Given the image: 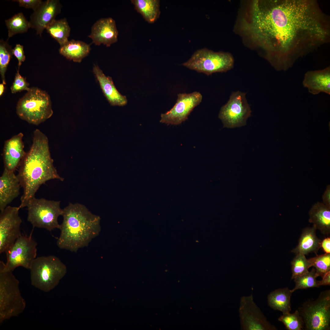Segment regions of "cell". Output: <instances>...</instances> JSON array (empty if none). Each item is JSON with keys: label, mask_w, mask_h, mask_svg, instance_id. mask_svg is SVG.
Returning a JSON list of instances; mask_svg holds the SVG:
<instances>
[{"label": "cell", "mask_w": 330, "mask_h": 330, "mask_svg": "<svg viewBox=\"0 0 330 330\" xmlns=\"http://www.w3.org/2000/svg\"><path fill=\"white\" fill-rule=\"evenodd\" d=\"M248 17L244 31L277 71L329 40L328 17L316 1L255 0Z\"/></svg>", "instance_id": "6da1fadb"}, {"label": "cell", "mask_w": 330, "mask_h": 330, "mask_svg": "<svg viewBox=\"0 0 330 330\" xmlns=\"http://www.w3.org/2000/svg\"><path fill=\"white\" fill-rule=\"evenodd\" d=\"M47 136L38 129L33 133L32 143L20 165L17 175L23 189L20 198V208L26 207L35 197L42 184L51 180L63 181L64 178L58 174L51 158Z\"/></svg>", "instance_id": "7a4b0ae2"}, {"label": "cell", "mask_w": 330, "mask_h": 330, "mask_svg": "<svg viewBox=\"0 0 330 330\" xmlns=\"http://www.w3.org/2000/svg\"><path fill=\"white\" fill-rule=\"evenodd\" d=\"M63 221L57 242L61 249L76 252L87 246L101 231L100 218L82 204L69 203L63 209Z\"/></svg>", "instance_id": "3957f363"}, {"label": "cell", "mask_w": 330, "mask_h": 330, "mask_svg": "<svg viewBox=\"0 0 330 330\" xmlns=\"http://www.w3.org/2000/svg\"><path fill=\"white\" fill-rule=\"evenodd\" d=\"M29 270L32 285L45 292L53 289L67 272L65 265L53 255L36 257Z\"/></svg>", "instance_id": "277c9868"}, {"label": "cell", "mask_w": 330, "mask_h": 330, "mask_svg": "<svg viewBox=\"0 0 330 330\" xmlns=\"http://www.w3.org/2000/svg\"><path fill=\"white\" fill-rule=\"evenodd\" d=\"M16 113L22 120L38 125L53 115L50 97L46 91L38 88H30L18 101Z\"/></svg>", "instance_id": "5b68a950"}, {"label": "cell", "mask_w": 330, "mask_h": 330, "mask_svg": "<svg viewBox=\"0 0 330 330\" xmlns=\"http://www.w3.org/2000/svg\"><path fill=\"white\" fill-rule=\"evenodd\" d=\"M19 282L13 272L0 266V323L22 313L26 306L19 287Z\"/></svg>", "instance_id": "8992f818"}, {"label": "cell", "mask_w": 330, "mask_h": 330, "mask_svg": "<svg viewBox=\"0 0 330 330\" xmlns=\"http://www.w3.org/2000/svg\"><path fill=\"white\" fill-rule=\"evenodd\" d=\"M233 57L229 53L215 52L204 48L196 51L183 65L209 75L214 73L226 72L233 68Z\"/></svg>", "instance_id": "52a82bcc"}, {"label": "cell", "mask_w": 330, "mask_h": 330, "mask_svg": "<svg viewBox=\"0 0 330 330\" xmlns=\"http://www.w3.org/2000/svg\"><path fill=\"white\" fill-rule=\"evenodd\" d=\"M26 207L27 221L33 227L45 229L49 231L59 229L60 225L58 218L63 213L60 201L35 197L29 201Z\"/></svg>", "instance_id": "ba28073f"}, {"label": "cell", "mask_w": 330, "mask_h": 330, "mask_svg": "<svg viewBox=\"0 0 330 330\" xmlns=\"http://www.w3.org/2000/svg\"><path fill=\"white\" fill-rule=\"evenodd\" d=\"M307 330L330 329V290L321 292L314 301L304 303L298 310Z\"/></svg>", "instance_id": "9c48e42d"}, {"label": "cell", "mask_w": 330, "mask_h": 330, "mask_svg": "<svg viewBox=\"0 0 330 330\" xmlns=\"http://www.w3.org/2000/svg\"><path fill=\"white\" fill-rule=\"evenodd\" d=\"M37 243L31 233L28 235L21 234L12 246L5 253L6 263L0 261V266L6 271L13 272L18 267L30 269L36 258Z\"/></svg>", "instance_id": "30bf717a"}, {"label": "cell", "mask_w": 330, "mask_h": 330, "mask_svg": "<svg viewBox=\"0 0 330 330\" xmlns=\"http://www.w3.org/2000/svg\"><path fill=\"white\" fill-rule=\"evenodd\" d=\"M245 96L246 94L241 92H233L227 103L222 107L218 117L224 127L232 128L246 124L251 111Z\"/></svg>", "instance_id": "8fae6325"}, {"label": "cell", "mask_w": 330, "mask_h": 330, "mask_svg": "<svg viewBox=\"0 0 330 330\" xmlns=\"http://www.w3.org/2000/svg\"><path fill=\"white\" fill-rule=\"evenodd\" d=\"M18 207L8 206L0 214V253H6L21 234Z\"/></svg>", "instance_id": "7c38bea8"}, {"label": "cell", "mask_w": 330, "mask_h": 330, "mask_svg": "<svg viewBox=\"0 0 330 330\" xmlns=\"http://www.w3.org/2000/svg\"><path fill=\"white\" fill-rule=\"evenodd\" d=\"M239 312L241 329L244 330H274L275 327L267 320L254 302L252 294L243 296Z\"/></svg>", "instance_id": "4fadbf2b"}, {"label": "cell", "mask_w": 330, "mask_h": 330, "mask_svg": "<svg viewBox=\"0 0 330 330\" xmlns=\"http://www.w3.org/2000/svg\"><path fill=\"white\" fill-rule=\"evenodd\" d=\"M202 96L199 92L179 93L173 108L162 114L160 122L168 125H177L186 120L194 108L201 102Z\"/></svg>", "instance_id": "5bb4252c"}, {"label": "cell", "mask_w": 330, "mask_h": 330, "mask_svg": "<svg viewBox=\"0 0 330 330\" xmlns=\"http://www.w3.org/2000/svg\"><path fill=\"white\" fill-rule=\"evenodd\" d=\"M62 6L58 0H47L42 2L30 16V27L34 29L36 34L41 36L47 26L55 20L60 13Z\"/></svg>", "instance_id": "9a60e30c"}, {"label": "cell", "mask_w": 330, "mask_h": 330, "mask_svg": "<svg viewBox=\"0 0 330 330\" xmlns=\"http://www.w3.org/2000/svg\"><path fill=\"white\" fill-rule=\"evenodd\" d=\"M22 133L13 136L5 142L3 159L4 168L13 171L20 166L26 153L24 150Z\"/></svg>", "instance_id": "2e32d148"}, {"label": "cell", "mask_w": 330, "mask_h": 330, "mask_svg": "<svg viewBox=\"0 0 330 330\" xmlns=\"http://www.w3.org/2000/svg\"><path fill=\"white\" fill-rule=\"evenodd\" d=\"M118 34L115 20L109 17L97 21L93 26L88 36L95 45L103 44L109 47L117 41Z\"/></svg>", "instance_id": "e0dca14e"}, {"label": "cell", "mask_w": 330, "mask_h": 330, "mask_svg": "<svg viewBox=\"0 0 330 330\" xmlns=\"http://www.w3.org/2000/svg\"><path fill=\"white\" fill-rule=\"evenodd\" d=\"M19 180L13 171L4 168L0 178V210L3 211L20 194Z\"/></svg>", "instance_id": "ac0fdd59"}, {"label": "cell", "mask_w": 330, "mask_h": 330, "mask_svg": "<svg viewBox=\"0 0 330 330\" xmlns=\"http://www.w3.org/2000/svg\"><path fill=\"white\" fill-rule=\"evenodd\" d=\"M302 84L312 94L323 92L330 95V67L322 70L307 72L305 74Z\"/></svg>", "instance_id": "d6986e66"}, {"label": "cell", "mask_w": 330, "mask_h": 330, "mask_svg": "<svg viewBox=\"0 0 330 330\" xmlns=\"http://www.w3.org/2000/svg\"><path fill=\"white\" fill-rule=\"evenodd\" d=\"M93 72L103 93L111 105L123 106L127 104L126 97L118 91L111 77L106 76L97 65H94Z\"/></svg>", "instance_id": "ffe728a7"}, {"label": "cell", "mask_w": 330, "mask_h": 330, "mask_svg": "<svg viewBox=\"0 0 330 330\" xmlns=\"http://www.w3.org/2000/svg\"><path fill=\"white\" fill-rule=\"evenodd\" d=\"M309 221L321 233L328 235L330 233V207L317 202L309 212Z\"/></svg>", "instance_id": "44dd1931"}, {"label": "cell", "mask_w": 330, "mask_h": 330, "mask_svg": "<svg viewBox=\"0 0 330 330\" xmlns=\"http://www.w3.org/2000/svg\"><path fill=\"white\" fill-rule=\"evenodd\" d=\"M316 229L314 226L304 229L298 245L292 252L305 255L311 252L316 253L321 247V242L316 235Z\"/></svg>", "instance_id": "7402d4cb"}, {"label": "cell", "mask_w": 330, "mask_h": 330, "mask_svg": "<svg viewBox=\"0 0 330 330\" xmlns=\"http://www.w3.org/2000/svg\"><path fill=\"white\" fill-rule=\"evenodd\" d=\"M90 50L89 45L81 41L72 39L60 46L59 52L67 59L80 63L88 55Z\"/></svg>", "instance_id": "603a6c76"}, {"label": "cell", "mask_w": 330, "mask_h": 330, "mask_svg": "<svg viewBox=\"0 0 330 330\" xmlns=\"http://www.w3.org/2000/svg\"><path fill=\"white\" fill-rule=\"evenodd\" d=\"M292 292L288 288H279L271 292L267 297L268 305L273 309L281 311L283 314L291 310V298Z\"/></svg>", "instance_id": "cb8c5ba5"}, {"label": "cell", "mask_w": 330, "mask_h": 330, "mask_svg": "<svg viewBox=\"0 0 330 330\" xmlns=\"http://www.w3.org/2000/svg\"><path fill=\"white\" fill-rule=\"evenodd\" d=\"M137 11L145 20L153 23L158 18L160 14V1L158 0H132Z\"/></svg>", "instance_id": "d4e9b609"}, {"label": "cell", "mask_w": 330, "mask_h": 330, "mask_svg": "<svg viewBox=\"0 0 330 330\" xmlns=\"http://www.w3.org/2000/svg\"><path fill=\"white\" fill-rule=\"evenodd\" d=\"M47 32L61 46L68 41L70 28L65 18L54 20L50 23L46 29Z\"/></svg>", "instance_id": "484cf974"}, {"label": "cell", "mask_w": 330, "mask_h": 330, "mask_svg": "<svg viewBox=\"0 0 330 330\" xmlns=\"http://www.w3.org/2000/svg\"><path fill=\"white\" fill-rule=\"evenodd\" d=\"M5 21L8 29V38L17 34L26 32L31 28L29 21L22 13L15 14Z\"/></svg>", "instance_id": "4316f807"}, {"label": "cell", "mask_w": 330, "mask_h": 330, "mask_svg": "<svg viewBox=\"0 0 330 330\" xmlns=\"http://www.w3.org/2000/svg\"><path fill=\"white\" fill-rule=\"evenodd\" d=\"M310 267L314 266L315 269V277L322 278L330 271V253L317 255L308 259Z\"/></svg>", "instance_id": "83f0119b"}, {"label": "cell", "mask_w": 330, "mask_h": 330, "mask_svg": "<svg viewBox=\"0 0 330 330\" xmlns=\"http://www.w3.org/2000/svg\"><path fill=\"white\" fill-rule=\"evenodd\" d=\"M8 39L6 41L2 39L0 40V73L2 83L4 85L6 84L5 74L10 59L13 55V49L8 42Z\"/></svg>", "instance_id": "f1b7e54d"}, {"label": "cell", "mask_w": 330, "mask_h": 330, "mask_svg": "<svg viewBox=\"0 0 330 330\" xmlns=\"http://www.w3.org/2000/svg\"><path fill=\"white\" fill-rule=\"evenodd\" d=\"M315 269L313 268L310 272L295 277L293 279L295 286L291 291L293 293L299 289H305L314 287H319L318 281L315 277Z\"/></svg>", "instance_id": "f546056e"}, {"label": "cell", "mask_w": 330, "mask_h": 330, "mask_svg": "<svg viewBox=\"0 0 330 330\" xmlns=\"http://www.w3.org/2000/svg\"><path fill=\"white\" fill-rule=\"evenodd\" d=\"M288 330H301L304 328L303 319L298 310L293 313L283 314L278 319Z\"/></svg>", "instance_id": "4dcf8cb0"}, {"label": "cell", "mask_w": 330, "mask_h": 330, "mask_svg": "<svg viewBox=\"0 0 330 330\" xmlns=\"http://www.w3.org/2000/svg\"><path fill=\"white\" fill-rule=\"evenodd\" d=\"M292 271V279L302 275L308 272L310 268L309 263L305 255L298 254L291 262Z\"/></svg>", "instance_id": "1f68e13d"}, {"label": "cell", "mask_w": 330, "mask_h": 330, "mask_svg": "<svg viewBox=\"0 0 330 330\" xmlns=\"http://www.w3.org/2000/svg\"><path fill=\"white\" fill-rule=\"evenodd\" d=\"M29 86V84L26 81V79L20 74L19 70H17L14 82L11 87L12 93L15 94L24 90L28 91L30 89L28 87Z\"/></svg>", "instance_id": "d6a6232c"}, {"label": "cell", "mask_w": 330, "mask_h": 330, "mask_svg": "<svg viewBox=\"0 0 330 330\" xmlns=\"http://www.w3.org/2000/svg\"><path fill=\"white\" fill-rule=\"evenodd\" d=\"M12 1L18 2L20 7L32 9L33 11L36 10L43 2L41 0H14Z\"/></svg>", "instance_id": "836d02e7"}, {"label": "cell", "mask_w": 330, "mask_h": 330, "mask_svg": "<svg viewBox=\"0 0 330 330\" xmlns=\"http://www.w3.org/2000/svg\"><path fill=\"white\" fill-rule=\"evenodd\" d=\"M13 54L18 61V65L19 69L22 62H24L25 60L24 46L19 44H16L13 50Z\"/></svg>", "instance_id": "e575fe53"}, {"label": "cell", "mask_w": 330, "mask_h": 330, "mask_svg": "<svg viewBox=\"0 0 330 330\" xmlns=\"http://www.w3.org/2000/svg\"><path fill=\"white\" fill-rule=\"evenodd\" d=\"M322 199L323 204L330 207V186L328 185L323 195Z\"/></svg>", "instance_id": "d590c367"}, {"label": "cell", "mask_w": 330, "mask_h": 330, "mask_svg": "<svg viewBox=\"0 0 330 330\" xmlns=\"http://www.w3.org/2000/svg\"><path fill=\"white\" fill-rule=\"evenodd\" d=\"M321 247L326 253H330V238L327 237L321 242Z\"/></svg>", "instance_id": "8d00e7d4"}, {"label": "cell", "mask_w": 330, "mask_h": 330, "mask_svg": "<svg viewBox=\"0 0 330 330\" xmlns=\"http://www.w3.org/2000/svg\"><path fill=\"white\" fill-rule=\"evenodd\" d=\"M322 278L321 280L318 281L319 284L321 285H327L330 284V271L327 273Z\"/></svg>", "instance_id": "74e56055"}, {"label": "cell", "mask_w": 330, "mask_h": 330, "mask_svg": "<svg viewBox=\"0 0 330 330\" xmlns=\"http://www.w3.org/2000/svg\"><path fill=\"white\" fill-rule=\"evenodd\" d=\"M4 84L3 83L0 84V95L1 96L4 90Z\"/></svg>", "instance_id": "f35d334b"}]
</instances>
